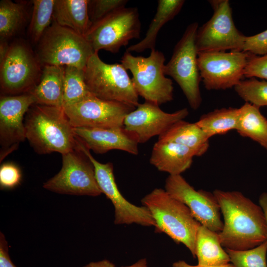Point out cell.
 <instances>
[{
    "instance_id": "6da1fadb",
    "label": "cell",
    "mask_w": 267,
    "mask_h": 267,
    "mask_svg": "<svg viewBox=\"0 0 267 267\" xmlns=\"http://www.w3.org/2000/svg\"><path fill=\"white\" fill-rule=\"evenodd\" d=\"M223 218L219 233L222 246L233 250L253 248L267 240V224L262 207L241 192L214 191Z\"/></svg>"
},
{
    "instance_id": "7a4b0ae2",
    "label": "cell",
    "mask_w": 267,
    "mask_h": 267,
    "mask_svg": "<svg viewBox=\"0 0 267 267\" xmlns=\"http://www.w3.org/2000/svg\"><path fill=\"white\" fill-rule=\"evenodd\" d=\"M26 138L35 152L61 155L76 149L77 139L63 108L35 103L24 120Z\"/></svg>"
},
{
    "instance_id": "3957f363",
    "label": "cell",
    "mask_w": 267,
    "mask_h": 267,
    "mask_svg": "<svg viewBox=\"0 0 267 267\" xmlns=\"http://www.w3.org/2000/svg\"><path fill=\"white\" fill-rule=\"evenodd\" d=\"M141 202L155 221V232L165 233L177 243L183 244L195 258L196 234L201 224L189 208L160 188L154 189Z\"/></svg>"
},
{
    "instance_id": "277c9868",
    "label": "cell",
    "mask_w": 267,
    "mask_h": 267,
    "mask_svg": "<svg viewBox=\"0 0 267 267\" xmlns=\"http://www.w3.org/2000/svg\"><path fill=\"white\" fill-rule=\"evenodd\" d=\"M165 61L163 53L155 48L147 57L135 56L126 51L121 60L132 74V81L138 96L158 105L170 102L174 97L172 80L164 72Z\"/></svg>"
},
{
    "instance_id": "5b68a950",
    "label": "cell",
    "mask_w": 267,
    "mask_h": 267,
    "mask_svg": "<svg viewBox=\"0 0 267 267\" xmlns=\"http://www.w3.org/2000/svg\"><path fill=\"white\" fill-rule=\"evenodd\" d=\"M37 45L35 52L43 67L72 66L84 70L94 53L84 36L54 21Z\"/></svg>"
},
{
    "instance_id": "8992f818",
    "label": "cell",
    "mask_w": 267,
    "mask_h": 267,
    "mask_svg": "<svg viewBox=\"0 0 267 267\" xmlns=\"http://www.w3.org/2000/svg\"><path fill=\"white\" fill-rule=\"evenodd\" d=\"M43 66L30 45L23 39L9 44L0 63L1 95L30 93L40 81Z\"/></svg>"
},
{
    "instance_id": "52a82bcc",
    "label": "cell",
    "mask_w": 267,
    "mask_h": 267,
    "mask_svg": "<svg viewBox=\"0 0 267 267\" xmlns=\"http://www.w3.org/2000/svg\"><path fill=\"white\" fill-rule=\"evenodd\" d=\"M86 84L91 93L105 100L136 107L138 95L127 70L121 63L107 64L94 52L84 69Z\"/></svg>"
},
{
    "instance_id": "ba28073f",
    "label": "cell",
    "mask_w": 267,
    "mask_h": 267,
    "mask_svg": "<svg viewBox=\"0 0 267 267\" xmlns=\"http://www.w3.org/2000/svg\"><path fill=\"white\" fill-rule=\"evenodd\" d=\"M198 28L197 22L187 26L164 68L165 74L172 77L178 85L193 110L198 109L202 101L199 88L201 79L195 43Z\"/></svg>"
},
{
    "instance_id": "9c48e42d",
    "label": "cell",
    "mask_w": 267,
    "mask_h": 267,
    "mask_svg": "<svg viewBox=\"0 0 267 267\" xmlns=\"http://www.w3.org/2000/svg\"><path fill=\"white\" fill-rule=\"evenodd\" d=\"M141 23L137 7H124L92 24L84 37L94 52L118 53L134 39H139Z\"/></svg>"
},
{
    "instance_id": "30bf717a",
    "label": "cell",
    "mask_w": 267,
    "mask_h": 267,
    "mask_svg": "<svg viewBox=\"0 0 267 267\" xmlns=\"http://www.w3.org/2000/svg\"><path fill=\"white\" fill-rule=\"evenodd\" d=\"M209 2L213 14L197 30L195 43L198 53L243 51L246 36L235 25L229 0Z\"/></svg>"
},
{
    "instance_id": "8fae6325",
    "label": "cell",
    "mask_w": 267,
    "mask_h": 267,
    "mask_svg": "<svg viewBox=\"0 0 267 267\" xmlns=\"http://www.w3.org/2000/svg\"><path fill=\"white\" fill-rule=\"evenodd\" d=\"M78 146L62 154L60 171L43 184L45 189L60 193L97 196L102 193L97 182L93 164Z\"/></svg>"
},
{
    "instance_id": "7c38bea8",
    "label": "cell",
    "mask_w": 267,
    "mask_h": 267,
    "mask_svg": "<svg viewBox=\"0 0 267 267\" xmlns=\"http://www.w3.org/2000/svg\"><path fill=\"white\" fill-rule=\"evenodd\" d=\"M249 53L243 51L198 53L201 80L209 90L234 88L242 81Z\"/></svg>"
},
{
    "instance_id": "4fadbf2b",
    "label": "cell",
    "mask_w": 267,
    "mask_h": 267,
    "mask_svg": "<svg viewBox=\"0 0 267 267\" xmlns=\"http://www.w3.org/2000/svg\"><path fill=\"white\" fill-rule=\"evenodd\" d=\"M80 147L94 166L96 179L102 193L111 201L114 207V223L116 225L135 223L155 227V221L148 209L144 206L132 204L119 191L115 179L113 164L98 162L91 154L90 150L82 142L80 143Z\"/></svg>"
},
{
    "instance_id": "5bb4252c",
    "label": "cell",
    "mask_w": 267,
    "mask_h": 267,
    "mask_svg": "<svg viewBox=\"0 0 267 267\" xmlns=\"http://www.w3.org/2000/svg\"><path fill=\"white\" fill-rule=\"evenodd\" d=\"M135 108L92 95L63 109L73 128L108 129L124 126L125 117Z\"/></svg>"
},
{
    "instance_id": "9a60e30c",
    "label": "cell",
    "mask_w": 267,
    "mask_h": 267,
    "mask_svg": "<svg viewBox=\"0 0 267 267\" xmlns=\"http://www.w3.org/2000/svg\"><path fill=\"white\" fill-rule=\"evenodd\" d=\"M165 189L184 204L201 225L218 233L222 230L223 222L221 219V209L213 193L196 190L181 175H169Z\"/></svg>"
},
{
    "instance_id": "2e32d148",
    "label": "cell",
    "mask_w": 267,
    "mask_h": 267,
    "mask_svg": "<svg viewBox=\"0 0 267 267\" xmlns=\"http://www.w3.org/2000/svg\"><path fill=\"white\" fill-rule=\"evenodd\" d=\"M36 103L31 93L1 95L0 98V161L26 138L24 117Z\"/></svg>"
},
{
    "instance_id": "e0dca14e",
    "label": "cell",
    "mask_w": 267,
    "mask_h": 267,
    "mask_svg": "<svg viewBox=\"0 0 267 267\" xmlns=\"http://www.w3.org/2000/svg\"><path fill=\"white\" fill-rule=\"evenodd\" d=\"M188 114L186 108L168 113L159 105L145 101L126 116L124 127L136 136L139 143H142L156 135L160 136Z\"/></svg>"
},
{
    "instance_id": "ac0fdd59",
    "label": "cell",
    "mask_w": 267,
    "mask_h": 267,
    "mask_svg": "<svg viewBox=\"0 0 267 267\" xmlns=\"http://www.w3.org/2000/svg\"><path fill=\"white\" fill-rule=\"evenodd\" d=\"M74 132L89 150L103 154L111 150H120L136 155L138 144L136 136L124 126L108 128H74Z\"/></svg>"
},
{
    "instance_id": "d6986e66",
    "label": "cell",
    "mask_w": 267,
    "mask_h": 267,
    "mask_svg": "<svg viewBox=\"0 0 267 267\" xmlns=\"http://www.w3.org/2000/svg\"><path fill=\"white\" fill-rule=\"evenodd\" d=\"M194 157L193 152L183 145L158 140L153 145L149 162L159 171L180 175L190 168Z\"/></svg>"
},
{
    "instance_id": "ffe728a7",
    "label": "cell",
    "mask_w": 267,
    "mask_h": 267,
    "mask_svg": "<svg viewBox=\"0 0 267 267\" xmlns=\"http://www.w3.org/2000/svg\"><path fill=\"white\" fill-rule=\"evenodd\" d=\"M88 0H55L53 21L85 36L92 25Z\"/></svg>"
},
{
    "instance_id": "44dd1931",
    "label": "cell",
    "mask_w": 267,
    "mask_h": 267,
    "mask_svg": "<svg viewBox=\"0 0 267 267\" xmlns=\"http://www.w3.org/2000/svg\"><path fill=\"white\" fill-rule=\"evenodd\" d=\"M65 66L43 67L41 79L30 93L37 104L63 108Z\"/></svg>"
},
{
    "instance_id": "7402d4cb",
    "label": "cell",
    "mask_w": 267,
    "mask_h": 267,
    "mask_svg": "<svg viewBox=\"0 0 267 267\" xmlns=\"http://www.w3.org/2000/svg\"><path fill=\"white\" fill-rule=\"evenodd\" d=\"M209 138L195 123L180 120L158 136V140L174 142L189 148L195 156L204 155L209 147Z\"/></svg>"
},
{
    "instance_id": "603a6c76",
    "label": "cell",
    "mask_w": 267,
    "mask_h": 267,
    "mask_svg": "<svg viewBox=\"0 0 267 267\" xmlns=\"http://www.w3.org/2000/svg\"><path fill=\"white\" fill-rule=\"evenodd\" d=\"M184 0H159L156 13L151 21L145 37L141 41L130 46L126 51L143 52L155 48L157 37L162 27L178 15L181 10Z\"/></svg>"
},
{
    "instance_id": "cb8c5ba5",
    "label": "cell",
    "mask_w": 267,
    "mask_h": 267,
    "mask_svg": "<svg viewBox=\"0 0 267 267\" xmlns=\"http://www.w3.org/2000/svg\"><path fill=\"white\" fill-rule=\"evenodd\" d=\"M222 247L219 233L200 224L196 238L198 265L215 267L229 264V257Z\"/></svg>"
},
{
    "instance_id": "d4e9b609",
    "label": "cell",
    "mask_w": 267,
    "mask_h": 267,
    "mask_svg": "<svg viewBox=\"0 0 267 267\" xmlns=\"http://www.w3.org/2000/svg\"><path fill=\"white\" fill-rule=\"evenodd\" d=\"M239 108L236 131L240 135L248 137L267 149V119L259 107L248 102Z\"/></svg>"
},
{
    "instance_id": "484cf974",
    "label": "cell",
    "mask_w": 267,
    "mask_h": 267,
    "mask_svg": "<svg viewBox=\"0 0 267 267\" xmlns=\"http://www.w3.org/2000/svg\"><path fill=\"white\" fill-rule=\"evenodd\" d=\"M26 1H0V40L8 41L21 31L27 22Z\"/></svg>"
},
{
    "instance_id": "4316f807",
    "label": "cell",
    "mask_w": 267,
    "mask_h": 267,
    "mask_svg": "<svg viewBox=\"0 0 267 267\" xmlns=\"http://www.w3.org/2000/svg\"><path fill=\"white\" fill-rule=\"evenodd\" d=\"M239 116V108H222L203 115L196 123L210 138L236 130Z\"/></svg>"
},
{
    "instance_id": "83f0119b",
    "label": "cell",
    "mask_w": 267,
    "mask_h": 267,
    "mask_svg": "<svg viewBox=\"0 0 267 267\" xmlns=\"http://www.w3.org/2000/svg\"><path fill=\"white\" fill-rule=\"evenodd\" d=\"M91 95L85 81L84 70L72 66H65L63 108Z\"/></svg>"
},
{
    "instance_id": "f1b7e54d",
    "label": "cell",
    "mask_w": 267,
    "mask_h": 267,
    "mask_svg": "<svg viewBox=\"0 0 267 267\" xmlns=\"http://www.w3.org/2000/svg\"><path fill=\"white\" fill-rule=\"evenodd\" d=\"M55 0H34L28 30L30 41L37 44L53 19Z\"/></svg>"
},
{
    "instance_id": "f546056e",
    "label": "cell",
    "mask_w": 267,
    "mask_h": 267,
    "mask_svg": "<svg viewBox=\"0 0 267 267\" xmlns=\"http://www.w3.org/2000/svg\"><path fill=\"white\" fill-rule=\"evenodd\" d=\"M225 250L234 267H267V240L258 246L248 250Z\"/></svg>"
},
{
    "instance_id": "4dcf8cb0",
    "label": "cell",
    "mask_w": 267,
    "mask_h": 267,
    "mask_svg": "<svg viewBox=\"0 0 267 267\" xmlns=\"http://www.w3.org/2000/svg\"><path fill=\"white\" fill-rule=\"evenodd\" d=\"M234 89L245 102L259 108L267 107V81L249 78L241 81Z\"/></svg>"
},
{
    "instance_id": "1f68e13d",
    "label": "cell",
    "mask_w": 267,
    "mask_h": 267,
    "mask_svg": "<svg viewBox=\"0 0 267 267\" xmlns=\"http://www.w3.org/2000/svg\"><path fill=\"white\" fill-rule=\"evenodd\" d=\"M127 0H92L89 1V14L92 24L109 14L126 7Z\"/></svg>"
},
{
    "instance_id": "d6a6232c",
    "label": "cell",
    "mask_w": 267,
    "mask_h": 267,
    "mask_svg": "<svg viewBox=\"0 0 267 267\" xmlns=\"http://www.w3.org/2000/svg\"><path fill=\"white\" fill-rule=\"evenodd\" d=\"M244 77L267 81V54L260 56L249 53Z\"/></svg>"
},
{
    "instance_id": "836d02e7",
    "label": "cell",
    "mask_w": 267,
    "mask_h": 267,
    "mask_svg": "<svg viewBox=\"0 0 267 267\" xmlns=\"http://www.w3.org/2000/svg\"><path fill=\"white\" fill-rule=\"evenodd\" d=\"M22 179L20 169L12 163H5L0 168L1 189H12L18 185Z\"/></svg>"
},
{
    "instance_id": "e575fe53",
    "label": "cell",
    "mask_w": 267,
    "mask_h": 267,
    "mask_svg": "<svg viewBox=\"0 0 267 267\" xmlns=\"http://www.w3.org/2000/svg\"><path fill=\"white\" fill-rule=\"evenodd\" d=\"M243 51L260 56L267 54V29L253 36H246Z\"/></svg>"
},
{
    "instance_id": "d590c367",
    "label": "cell",
    "mask_w": 267,
    "mask_h": 267,
    "mask_svg": "<svg viewBox=\"0 0 267 267\" xmlns=\"http://www.w3.org/2000/svg\"><path fill=\"white\" fill-rule=\"evenodd\" d=\"M0 267H17L10 259L8 243L1 232L0 233Z\"/></svg>"
},
{
    "instance_id": "8d00e7d4",
    "label": "cell",
    "mask_w": 267,
    "mask_h": 267,
    "mask_svg": "<svg viewBox=\"0 0 267 267\" xmlns=\"http://www.w3.org/2000/svg\"><path fill=\"white\" fill-rule=\"evenodd\" d=\"M83 267H116L109 260L104 259L98 261L91 262ZM122 267H148L146 258H142L130 266Z\"/></svg>"
},
{
    "instance_id": "74e56055",
    "label": "cell",
    "mask_w": 267,
    "mask_h": 267,
    "mask_svg": "<svg viewBox=\"0 0 267 267\" xmlns=\"http://www.w3.org/2000/svg\"><path fill=\"white\" fill-rule=\"evenodd\" d=\"M173 267H234L231 264H228L221 266H204L197 265L196 266L191 265L183 260H179L174 262L172 265Z\"/></svg>"
},
{
    "instance_id": "f35d334b",
    "label": "cell",
    "mask_w": 267,
    "mask_h": 267,
    "mask_svg": "<svg viewBox=\"0 0 267 267\" xmlns=\"http://www.w3.org/2000/svg\"><path fill=\"white\" fill-rule=\"evenodd\" d=\"M9 44L7 41L0 40V63L5 58L8 50Z\"/></svg>"
},
{
    "instance_id": "ab89813d",
    "label": "cell",
    "mask_w": 267,
    "mask_h": 267,
    "mask_svg": "<svg viewBox=\"0 0 267 267\" xmlns=\"http://www.w3.org/2000/svg\"><path fill=\"white\" fill-rule=\"evenodd\" d=\"M259 205L262 207L265 214L267 224V193L264 192L259 197Z\"/></svg>"
}]
</instances>
